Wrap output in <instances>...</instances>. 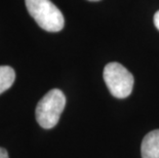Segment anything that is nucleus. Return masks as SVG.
I'll list each match as a JSON object with an SVG mask.
<instances>
[{
	"instance_id": "nucleus-4",
	"label": "nucleus",
	"mask_w": 159,
	"mask_h": 158,
	"mask_svg": "<svg viewBox=\"0 0 159 158\" xmlns=\"http://www.w3.org/2000/svg\"><path fill=\"white\" fill-rule=\"evenodd\" d=\"M142 158H159V129L147 133L141 145Z\"/></svg>"
},
{
	"instance_id": "nucleus-7",
	"label": "nucleus",
	"mask_w": 159,
	"mask_h": 158,
	"mask_svg": "<svg viewBox=\"0 0 159 158\" xmlns=\"http://www.w3.org/2000/svg\"><path fill=\"white\" fill-rule=\"evenodd\" d=\"M0 158H8L7 151L3 149V148H0Z\"/></svg>"
},
{
	"instance_id": "nucleus-5",
	"label": "nucleus",
	"mask_w": 159,
	"mask_h": 158,
	"mask_svg": "<svg viewBox=\"0 0 159 158\" xmlns=\"http://www.w3.org/2000/svg\"><path fill=\"white\" fill-rule=\"evenodd\" d=\"M16 79V73L11 67L0 66V95L11 87Z\"/></svg>"
},
{
	"instance_id": "nucleus-1",
	"label": "nucleus",
	"mask_w": 159,
	"mask_h": 158,
	"mask_svg": "<svg viewBox=\"0 0 159 158\" xmlns=\"http://www.w3.org/2000/svg\"><path fill=\"white\" fill-rule=\"evenodd\" d=\"M27 11L40 28L47 32H59L64 28L63 13L50 0H25Z\"/></svg>"
},
{
	"instance_id": "nucleus-2",
	"label": "nucleus",
	"mask_w": 159,
	"mask_h": 158,
	"mask_svg": "<svg viewBox=\"0 0 159 158\" xmlns=\"http://www.w3.org/2000/svg\"><path fill=\"white\" fill-rule=\"evenodd\" d=\"M66 97L60 89H52L37 104L35 115L39 125L43 129H52L59 122L65 109Z\"/></svg>"
},
{
	"instance_id": "nucleus-3",
	"label": "nucleus",
	"mask_w": 159,
	"mask_h": 158,
	"mask_svg": "<svg viewBox=\"0 0 159 158\" xmlns=\"http://www.w3.org/2000/svg\"><path fill=\"white\" fill-rule=\"evenodd\" d=\"M105 83L112 93L118 99H125L130 95L134 88V76L119 63H109L104 69Z\"/></svg>"
},
{
	"instance_id": "nucleus-8",
	"label": "nucleus",
	"mask_w": 159,
	"mask_h": 158,
	"mask_svg": "<svg viewBox=\"0 0 159 158\" xmlns=\"http://www.w3.org/2000/svg\"><path fill=\"white\" fill-rule=\"evenodd\" d=\"M89 1H100V0H89Z\"/></svg>"
},
{
	"instance_id": "nucleus-6",
	"label": "nucleus",
	"mask_w": 159,
	"mask_h": 158,
	"mask_svg": "<svg viewBox=\"0 0 159 158\" xmlns=\"http://www.w3.org/2000/svg\"><path fill=\"white\" fill-rule=\"evenodd\" d=\"M154 24H155V27L159 30V11L155 13V16H154Z\"/></svg>"
}]
</instances>
